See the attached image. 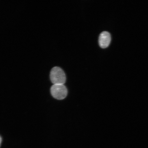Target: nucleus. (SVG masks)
Here are the masks:
<instances>
[{"instance_id": "obj_1", "label": "nucleus", "mask_w": 148, "mask_h": 148, "mask_svg": "<svg viewBox=\"0 0 148 148\" xmlns=\"http://www.w3.org/2000/svg\"><path fill=\"white\" fill-rule=\"evenodd\" d=\"M50 76L53 84H64L66 82L65 74L60 67L55 66L51 70Z\"/></svg>"}, {"instance_id": "obj_2", "label": "nucleus", "mask_w": 148, "mask_h": 148, "mask_svg": "<svg viewBox=\"0 0 148 148\" xmlns=\"http://www.w3.org/2000/svg\"><path fill=\"white\" fill-rule=\"evenodd\" d=\"M51 92L52 96L58 100H62L66 97L68 90L64 84H53L51 87Z\"/></svg>"}, {"instance_id": "obj_3", "label": "nucleus", "mask_w": 148, "mask_h": 148, "mask_svg": "<svg viewBox=\"0 0 148 148\" xmlns=\"http://www.w3.org/2000/svg\"><path fill=\"white\" fill-rule=\"evenodd\" d=\"M111 37L110 33L107 31L101 33L99 38V44L100 46L103 49L108 47L110 43Z\"/></svg>"}, {"instance_id": "obj_4", "label": "nucleus", "mask_w": 148, "mask_h": 148, "mask_svg": "<svg viewBox=\"0 0 148 148\" xmlns=\"http://www.w3.org/2000/svg\"><path fill=\"white\" fill-rule=\"evenodd\" d=\"M2 141V138L1 136H0V145H1V142Z\"/></svg>"}]
</instances>
